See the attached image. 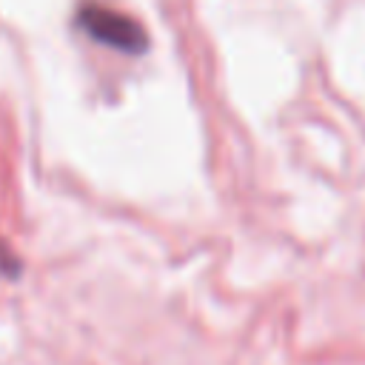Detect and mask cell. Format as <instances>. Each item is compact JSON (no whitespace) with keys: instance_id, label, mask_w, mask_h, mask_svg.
Returning a JSON list of instances; mask_svg holds the SVG:
<instances>
[{"instance_id":"obj_1","label":"cell","mask_w":365,"mask_h":365,"mask_svg":"<svg viewBox=\"0 0 365 365\" xmlns=\"http://www.w3.org/2000/svg\"><path fill=\"white\" fill-rule=\"evenodd\" d=\"M80 23L88 31V37H94L106 46H114L120 51H140L145 46V37H143L140 26L134 20H128L125 14H120V11L88 6V9H83Z\"/></svg>"}]
</instances>
